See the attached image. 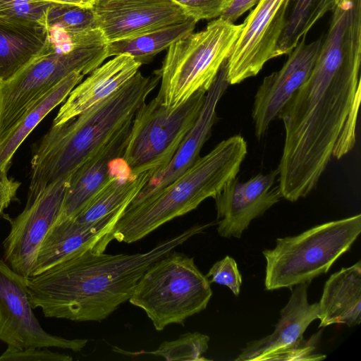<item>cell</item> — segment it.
Returning a JSON list of instances; mask_svg holds the SVG:
<instances>
[{"label": "cell", "instance_id": "obj_1", "mask_svg": "<svg viewBox=\"0 0 361 361\" xmlns=\"http://www.w3.org/2000/svg\"><path fill=\"white\" fill-rule=\"evenodd\" d=\"M209 226H192L145 252L111 255L94 248L81 250L26 277L31 306L39 307L46 317L100 322L129 300L154 262Z\"/></svg>", "mask_w": 361, "mask_h": 361}, {"label": "cell", "instance_id": "obj_2", "mask_svg": "<svg viewBox=\"0 0 361 361\" xmlns=\"http://www.w3.org/2000/svg\"><path fill=\"white\" fill-rule=\"evenodd\" d=\"M160 82L157 70L148 76L137 72L118 91L69 121L50 130L31 159L27 201L47 186L68 178L126 124Z\"/></svg>", "mask_w": 361, "mask_h": 361}, {"label": "cell", "instance_id": "obj_3", "mask_svg": "<svg viewBox=\"0 0 361 361\" xmlns=\"http://www.w3.org/2000/svg\"><path fill=\"white\" fill-rule=\"evenodd\" d=\"M247 152V142L241 135L224 140L166 187L140 203L128 206L107 235V240L136 242L196 209L207 198H214L236 178Z\"/></svg>", "mask_w": 361, "mask_h": 361}, {"label": "cell", "instance_id": "obj_4", "mask_svg": "<svg viewBox=\"0 0 361 361\" xmlns=\"http://www.w3.org/2000/svg\"><path fill=\"white\" fill-rule=\"evenodd\" d=\"M108 42L99 28L44 51L11 79L0 83V145L27 112L73 72L86 75L108 58Z\"/></svg>", "mask_w": 361, "mask_h": 361}, {"label": "cell", "instance_id": "obj_5", "mask_svg": "<svg viewBox=\"0 0 361 361\" xmlns=\"http://www.w3.org/2000/svg\"><path fill=\"white\" fill-rule=\"evenodd\" d=\"M221 18L209 23L202 31L192 32L168 49L157 69L161 86L157 97L174 108L198 91L207 92L227 60L242 30Z\"/></svg>", "mask_w": 361, "mask_h": 361}, {"label": "cell", "instance_id": "obj_6", "mask_svg": "<svg viewBox=\"0 0 361 361\" xmlns=\"http://www.w3.org/2000/svg\"><path fill=\"white\" fill-rule=\"evenodd\" d=\"M361 231V215L326 222L302 233L276 239V246L262 252L266 259L267 290L311 282L326 273L347 252Z\"/></svg>", "mask_w": 361, "mask_h": 361}, {"label": "cell", "instance_id": "obj_7", "mask_svg": "<svg viewBox=\"0 0 361 361\" xmlns=\"http://www.w3.org/2000/svg\"><path fill=\"white\" fill-rule=\"evenodd\" d=\"M212 295L209 279L193 258L172 250L145 271L128 301L162 331L171 324L183 325L207 307Z\"/></svg>", "mask_w": 361, "mask_h": 361}, {"label": "cell", "instance_id": "obj_8", "mask_svg": "<svg viewBox=\"0 0 361 361\" xmlns=\"http://www.w3.org/2000/svg\"><path fill=\"white\" fill-rule=\"evenodd\" d=\"M206 92L198 91L174 108L157 97L138 108L121 157L130 173L153 171L154 177L166 167L195 124Z\"/></svg>", "mask_w": 361, "mask_h": 361}, {"label": "cell", "instance_id": "obj_9", "mask_svg": "<svg viewBox=\"0 0 361 361\" xmlns=\"http://www.w3.org/2000/svg\"><path fill=\"white\" fill-rule=\"evenodd\" d=\"M310 283L295 285L273 333L247 343L235 360H321L326 357L314 353L322 331L307 341L303 338L308 326L319 317V302L310 304L307 300Z\"/></svg>", "mask_w": 361, "mask_h": 361}, {"label": "cell", "instance_id": "obj_10", "mask_svg": "<svg viewBox=\"0 0 361 361\" xmlns=\"http://www.w3.org/2000/svg\"><path fill=\"white\" fill-rule=\"evenodd\" d=\"M291 1L260 0L250 12L226 61L228 85L255 76L268 61L275 58Z\"/></svg>", "mask_w": 361, "mask_h": 361}, {"label": "cell", "instance_id": "obj_11", "mask_svg": "<svg viewBox=\"0 0 361 361\" xmlns=\"http://www.w3.org/2000/svg\"><path fill=\"white\" fill-rule=\"evenodd\" d=\"M29 301L26 277L0 260V340L16 348H59L79 352L85 338L67 339L44 331Z\"/></svg>", "mask_w": 361, "mask_h": 361}, {"label": "cell", "instance_id": "obj_12", "mask_svg": "<svg viewBox=\"0 0 361 361\" xmlns=\"http://www.w3.org/2000/svg\"><path fill=\"white\" fill-rule=\"evenodd\" d=\"M68 178L47 186L35 200L27 201L16 217L5 216L10 231L3 242V260L24 277L31 275L40 245L61 214Z\"/></svg>", "mask_w": 361, "mask_h": 361}, {"label": "cell", "instance_id": "obj_13", "mask_svg": "<svg viewBox=\"0 0 361 361\" xmlns=\"http://www.w3.org/2000/svg\"><path fill=\"white\" fill-rule=\"evenodd\" d=\"M92 10L96 27L108 43L145 35L190 17L173 0H97Z\"/></svg>", "mask_w": 361, "mask_h": 361}, {"label": "cell", "instance_id": "obj_14", "mask_svg": "<svg viewBox=\"0 0 361 361\" xmlns=\"http://www.w3.org/2000/svg\"><path fill=\"white\" fill-rule=\"evenodd\" d=\"M322 39L310 44L302 38L282 68L265 77L254 98L252 117L255 135L261 139L295 92L306 81L315 64Z\"/></svg>", "mask_w": 361, "mask_h": 361}, {"label": "cell", "instance_id": "obj_15", "mask_svg": "<svg viewBox=\"0 0 361 361\" xmlns=\"http://www.w3.org/2000/svg\"><path fill=\"white\" fill-rule=\"evenodd\" d=\"M277 176L276 169L267 174L258 173L245 182L235 178L214 197L217 231L221 237L240 238L252 220L280 200L279 187L274 186Z\"/></svg>", "mask_w": 361, "mask_h": 361}, {"label": "cell", "instance_id": "obj_16", "mask_svg": "<svg viewBox=\"0 0 361 361\" xmlns=\"http://www.w3.org/2000/svg\"><path fill=\"white\" fill-rule=\"evenodd\" d=\"M128 206L92 223L58 219L44 238L30 276L40 274L74 253L87 248L104 252L107 235Z\"/></svg>", "mask_w": 361, "mask_h": 361}, {"label": "cell", "instance_id": "obj_17", "mask_svg": "<svg viewBox=\"0 0 361 361\" xmlns=\"http://www.w3.org/2000/svg\"><path fill=\"white\" fill-rule=\"evenodd\" d=\"M228 86L226 80V61L206 92L199 116L184 138L176 154L166 166L152 178L128 206L140 203L161 190L190 168L200 157V152L211 135L216 119V107Z\"/></svg>", "mask_w": 361, "mask_h": 361}, {"label": "cell", "instance_id": "obj_18", "mask_svg": "<svg viewBox=\"0 0 361 361\" xmlns=\"http://www.w3.org/2000/svg\"><path fill=\"white\" fill-rule=\"evenodd\" d=\"M132 121L126 124L69 176L58 219H72L77 216L104 186L112 175L111 162L123 155Z\"/></svg>", "mask_w": 361, "mask_h": 361}, {"label": "cell", "instance_id": "obj_19", "mask_svg": "<svg viewBox=\"0 0 361 361\" xmlns=\"http://www.w3.org/2000/svg\"><path fill=\"white\" fill-rule=\"evenodd\" d=\"M141 66L128 54L115 56L100 65L71 92L52 125L69 121L118 91L135 76Z\"/></svg>", "mask_w": 361, "mask_h": 361}, {"label": "cell", "instance_id": "obj_20", "mask_svg": "<svg viewBox=\"0 0 361 361\" xmlns=\"http://www.w3.org/2000/svg\"><path fill=\"white\" fill-rule=\"evenodd\" d=\"M319 327L334 324L348 326L361 321V262L342 268L326 281L319 302Z\"/></svg>", "mask_w": 361, "mask_h": 361}, {"label": "cell", "instance_id": "obj_21", "mask_svg": "<svg viewBox=\"0 0 361 361\" xmlns=\"http://www.w3.org/2000/svg\"><path fill=\"white\" fill-rule=\"evenodd\" d=\"M47 43V31L41 24L0 18V83L38 57Z\"/></svg>", "mask_w": 361, "mask_h": 361}, {"label": "cell", "instance_id": "obj_22", "mask_svg": "<svg viewBox=\"0 0 361 361\" xmlns=\"http://www.w3.org/2000/svg\"><path fill=\"white\" fill-rule=\"evenodd\" d=\"M84 75L73 72L42 97L24 116L20 122L0 145V172L7 173L13 154L37 124L56 106L63 102Z\"/></svg>", "mask_w": 361, "mask_h": 361}, {"label": "cell", "instance_id": "obj_23", "mask_svg": "<svg viewBox=\"0 0 361 361\" xmlns=\"http://www.w3.org/2000/svg\"><path fill=\"white\" fill-rule=\"evenodd\" d=\"M197 21L190 17L187 20L134 38L108 44V57L128 54L140 63L151 62L159 52L168 49L177 40L193 32Z\"/></svg>", "mask_w": 361, "mask_h": 361}, {"label": "cell", "instance_id": "obj_24", "mask_svg": "<svg viewBox=\"0 0 361 361\" xmlns=\"http://www.w3.org/2000/svg\"><path fill=\"white\" fill-rule=\"evenodd\" d=\"M336 2V0H294L275 57L289 54L316 23L332 11Z\"/></svg>", "mask_w": 361, "mask_h": 361}, {"label": "cell", "instance_id": "obj_25", "mask_svg": "<svg viewBox=\"0 0 361 361\" xmlns=\"http://www.w3.org/2000/svg\"><path fill=\"white\" fill-rule=\"evenodd\" d=\"M44 26L49 33L69 38L97 28L92 8L58 4L47 9Z\"/></svg>", "mask_w": 361, "mask_h": 361}, {"label": "cell", "instance_id": "obj_26", "mask_svg": "<svg viewBox=\"0 0 361 361\" xmlns=\"http://www.w3.org/2000/svg\"><path fill=\"white\" fill-rule=\"evenodd\" d=\"M209 337L200 332H188L180 336L178 338L164 341L157 350L152 351H141L133 354H151L161 357L167 361L208 360L204 357L209 347Z\"/></svg>", "mask_w": 361, "mask_h": 361}, {"label": "cell", "instance_id": "obj_27", "mask_svg": "<svg viewBox=\"0 0 361 361\" xmlns=\"http://www.w3.org/2000/svg\"><path fill=\"white\" fill-rule=\"evenodd\" d=\"M51 4L36 0H0V18L35 22L44 26L45 13Z\"/></svg>", "mask_w": 361, "mask_h": 361}, {"label": "cell", "instance_id": "obj_28", "mask_svg": "<svg viewBox=\"0 0 361 361\" xmlns=\"http://www.w3.org/2000/svg\"><path fill=\"white\" fill-rule=\"evenodd\" d=\"M206 276L210 279L209 283H215L228 287L238 296L242 283V276L238 270L236 262L233 257L226 256L216 262L209 269Z\"/></svg>", "mask_w": 361, "mask_h": 361}, {"label": "cell", "instance_id": "obj_29", "mask_svg": "<svg viewBox=\"0 0 361 361\" xmlns=\"http://www.w3.org/2000/svg\"><path fill=\"white\" fill-rule=\"evenodd\" d=\"M68 354L53 352L47 348H16L7 345V349L0 355V361H71Z\"/></svg>", "mask_w": 361, "mask_h": 361}, {"label": "cell", "instance_id": "obj_30", "mask_svg": "<svg viewBox=\"0 0 361 361\" xmlns=\"http://www.w3.org/2000/svg\"><path fill=\"white\" fill-rule=\"evenodd\" d=\"M197 22L219 18L231 0H173Z\"/></svg>", "mask_w": 361, "mask_h": 361}, {"label": "cell", "instance_id": "obj_31", "mask_svg": "<svg viewBox=\"0 0 361 361\" xmlns=\"http://www.w3.org/2000/svg\"><path fill=\"white\" fill-rule=\"evenodd\" d=\"M20 183L7 176V173L0 172V216L4 210L16 198Z\"/></svg>", "mask_w": 361, "mask_h": 361}, {"label": "cell", "instance_id": "obj_32", "mask_svg": "<svg viewBox=\"0 0 361 361\" xmlns=\"http://www.w3.org/2000/svg\"><path fill=\"white\" fill-rule=\"evenodd\" d=\"M260 0H231L229 5L220 16L224 20L234 23L243 14L256 6Z\"/></svg>", "mask_w": 361, "mask_h": 361}, {"label": "cell", "instance_id": "obj_33", "mask_svg": "<svg viewBox=\"0 0 361 361\" xmlns=\"http://www.w3.org/2000/svg\"><path fill=\"white\" fill-rule=\"evenodd\" d=\"M49 4H67L92 8L97 0H36Z\"/></svg>", "mask_w": 361, "mask_h": 361}]
</instances>
